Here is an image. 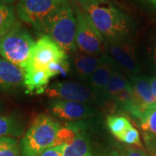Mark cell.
Here are the masks:
<instances>
[{
	"mask_svg": "<svg viewBox=\"0 0 156 156\" xmlns=\"http://www.w3.org/2000/svg\"><path fill=\"white\" fill-rule=\"evenodd\" d=\"M104 42L131 38L134 22L111 0H77Z\"/></svg>",
	"mask_w": 156,
	"mask_h": 156,
	"instance_id": "1",
	"label": "cell"
},
{
	"mask_svg": "<svg viewBox=\"0 0 156 156\" xmlns=\"http://www.w3.org/2000/svg\"><path fill=\"white\" fill-rule=\"evenodd\" d=\"M61 128L60 123L50 115H37L21 140V155L40 156L45 150L54 147L56 134Z\"/></svg>",
	"mask_w": 156,
	"mask_h": 156,
	"instance_id": "2",
	"label": "cell"
},
{
	"mask_svg": "<svg viewBox=\"0 0 156 156\" xmlns=\"http://www.w3.org/2000/svg\"><path fill=\"white\" fill-rule=\"evenodd\" d=\"M44 32L65 52H75L76 50V16H75L69 2L62 6L51 17Z\"/></svg>",
	"mask_w": 156,
	"mask_h": 156,
	"instance_id": "3",
	"label": "cell"
},
{
	"mask_svg": "<svg viewBox=\"0 0 156 156\" xmlns=\"http://www.w3.org/2000/svg\"><path fill=\"white\" fill-rule=\"evenodd\" d=\"M34 44L30 33L17 22L9 32L0 37V56L23 69L30 57Z\"/></svg>",
	"mask_w": 156,
	"mask_h": 156,
	"instance_id": "4",
	"label": "cell"
},
{
	"mask_svg": "<svg viewBox=\"0 0 156 156\" xmlns=\"http://www.w3.org/2000/svg\"><path fill=\"white\" fill-rule=\"evenodd\" d=\"M68 0H18L17 13L23 22L44 32L51 17Z\"/></svg>",
	"mask_w": 156,
	"mask_h": 156,
	"instance_id": "5",
	"label": "cell"
},
{
	"mask_svg": "<svg viewBox=\"0 0 156 156\" xmlns=\"http://www.w3.org/2000/svg\"><path fill=\"white\" fill-rule=\"evenodd\" d=\"M64 60H68L67 52L48 35H43L35 42L30 57L24 68L46 69L50 63Z\"/></svg>",
	"mask_w": 156,
	"mask_h": 156,
	"instance_id": "6",
	"label": "cell"
},
{
	"mask_svg": "<svg viewBox=\"0 0 156 156\" xmlns=\"http://www.w3.org/2000/svg\"><path fill=\"white\" fill-rule=\"evenodd\" d=\"M76 47L84 54L98 56L104 49V39L89 17L76 10Z\"/></svg>",
	"mask_w": 156,
	"mask_h": 156,
	"instance_id": "7",
	"label": "cell"
},
{
	"mask_svg": "<svg viewBox=\"0 0 156 156\" xmlns=\"http://www.w3.org/2000/svg\"><path fill=\"white\" fill-rule=\"evenodd\" d=\"M106 53L130 77L140 73V64L135 54L131 38L108 41L104 43Z\"/></svg>",
	"mask_w": 156,
	"mask_h": 156,
	"instance_id": "8",
	"label": "cell"
},
{
	"mask_svg": "<svg viewBox=\"0 0 156 156\" xmlns=\"http://www.w3.org/2000/svg\"><path fill=\"white\" fill-rule=\"evenodd\" d=\"M112 101L124 111L133 115L134 109V90L129 79L117 68L107 86L103 101Z\"/></svg>",
	"mask_w": 156,
	"mask_h": 156,
	"instance_id": "9",
	"label": "cell"
},
{
	"mask_svg": "<svg viewBox=\"0 0 156 156\" xmlns=\"http://www.w3.org/2000/svg\"><path fill=\"white\" fill-rule=\"evenodd\" d=\"M48 97L54 100H65L82 103H96L99 99L89 87L73 82H56L45 90Z\"/></svg>",
	"mask_w": 156,
	"mask_h": 156,
	"instance_id": "10",
	"label": "cell"
},
{
	"mask_svg": "<svg viewBox=\"0 0 156 156\" xmlns=\"http://www.w3.org/2000/svg\"><path fill=\"white\" fill-rule=\"evenodd\" d=\"M52 115L63 121H79L95 115L96 108L87 103L65 100H54L49 103Z\"/></svg>",
	"mask_w": 156,
	"mask_h": 156,
	"instance_id": "11",
	"label": "cell"
},
{
	"mask_svg": "<svg viewBox=\"0 0 156 156\" xmlns=\"http://www.w3.org/2000/svg\"><path fill=\"white\" fill-rule=\"evenodd\" d=\"M116 69V63L110 56L107 53L101 54V60L99 66L89 78V88L99 100L103 101L107 86Z\"/></svg>",
	"mask_w": 156,
	"mask_h": 156,
	"instance_id": "12",
	"label": "cell"
},
{
	"mask_svg": "<svg viewBox=\"0 0 156 156\" xmlns=\"http://www.w3.org/2000/svg\"><path fill=\"white\" fill-rule=\"evenodd\" d=\"M24 72L23 86L30 95H40L45 93L50 80L53 76L47 69H37L32 68L23 69Z\"/></svg>",
	"mask_w": 156,
	"mask_h": 156,
	"instance_id": "13",
	"label": "cell"
},
{
	"mask_svg": "<svg viewBox=\"0 0 156 156\" xmlns=\"http://www.w3.org/2000/svg\"><path fill=\"white\" fill-rule=\"evenodd\" d=\"M24 72L22 68L0 58V89L13 90L23 85Z\"/></svg>",
	"mask_w": 156,
	"mask_h": 156,
	"instance_id": "14",
	"label": "cell"
},
{
	"mask_svg": "<svg viewBox=\"0 0 156 156\" xmlns=\"http://www.w3.org/2000/svg\"><path fill=\"white\" fill-rule=\"evenodd\" d=\"M101 60V56H91L87 54H77L75 56L73 65L75 73L79 79L86 80L90 78L92 74L100 64Z\"/></svg>",
	"mask_w": 156,
	"mask_h": 156,
	"instance_id": "15",
	"label": "cell"
},
{
	"mask_svg": "<svg viewBox=\"0 0 156 156\" xmlns=\"http://www.w3.org/2000/svg\"><path fill=\"white\" fill-rule=\"evenodd\" d=\"M91 154L89 137L81 130L71 143L64 146L62 156H88Z\"/></svg>",
	"mask_w": 156,
	"mask_h": 156,
	"instance_id": "16",
	"label": "cell"
},
{
	"mask_svg": "<svg viewBox=\"0 0 156 156\" xmlns=\"http://www.w3.org/2000/svg\"><path fill=\"white\" fill-rule=\"evenodd\" d=\"M24 132V127L20 119L11 115H0V138L20 137Z\"/></svg>",
	"mask_w": 156,
	"mask_h": 156,
	"instance_id": "17",
	"label": "cell"
},
{
	"mask_svg": "<svg viewBox=\"0 0 156 156\" xmlns=\"http://www.w3.org/2000/svg\"><path fill=\"white\" fill-rule=\"evenodd\" d=\"M14 8L0 3V37L9 32L17 23Z\"/></svg>",
	"mask_w": 156,
	"mask_h": 156,
	"instance_id": "18",
	"label": "cell"
},
{
	"mask_svg": "<svg viewBox=\"0 0 156 156\" xmlns=\"http://www.w3.org/2000/svg\"><path fill=\"white\" fill-rule=\"evenodd\" d=\"M106 123L108 128L109 129L111 134L115 137H116L117 139L126 130H128V128L133 126L128 117L124 115H108L107 117Z\"/></svg>",
	"mask_w": 156,
	"mask_h": 156,
	"instance_id": "19",
	"label": "cell"
},
{
	"mask_svg": "<svg viewBox=\"0 0 156 156\" xmlns=\"http://www.w3.org/2000/svg\"><path fill=\"white\" fill-rule=\"evenodd\" d=\"M20 145L12 137L0 138V156H19Z\"/></svg>",
	"mask_w": 156,
	"mask_h": 156,
	"instance_id": "20",
	"label": "cell"
},
{
	"mask_svg": "<svg viewBox=\"0 0 156 156\" xmlns=\"http://www.w3.org/2000/svg\"><path fill=\"white\" fill-rule=\"evenodd\" d=\"M139 122L140 127L144 134L156 136V109L145 113Z\"/></svg>",
	"mask_w": 156,
	"mask_h": 156,
	"instance_id": "21",
	"label": "cell"
},
{
	"mask_svg": "<svg viewBox=\"0 0 156 156\" xmlns=\"http://www.w3.org/2000/svg\"><path fill=\"white\" fill-rule=\"evenodd\" d=\"M118 140L120 141L123 142L124 144L129 146H135V147H142V143L140 140V137L139 131L134 128L133 126L131 128H129L128 130H126L123 133Z\"/></svg>",
	"mask_w": 156,
	"mask_h": 156,
	"instance_id": "22",
	"label": "cell"
},
{
	"mask_svg": "<svg viewBox=\"0 0 156 156\" xmlns=\"http://www.w3.org/2000/svg\"><path fill=\"white\" fill-rule=\"evenodd\" d=\"M46 69L51 74V76L53 77H55L58 75L66 76L70 70L69 62V60H64V61L62 62H52L47 67Z\"/></svg>",
	"mask_w": 156,
	"mask_h": 156,
	"instance_id": "23",
	"label": "cell"
},
{
	"mask_svg": "<svg viewBox=\"0 0 156 156\" xmlns=\"http://www.w3.org/2000/svg\"><path fill=\"white\" fill-rule=\"evenodd\" d=\"M118 153L120 156H148L142 147L129 145L120 146Z\"/></svg>",
	"mask_w": 156,
	"mask_h": 156,
	"instance_id": "24",
	"label": "cell"
},
{
	"mask_svg": "<svg viewBox=\"0 0 156 156\" xmlns=\"http://www.w3.org/2000/svg\"><path fill=\"white\" fill-rule=\"evenodd\" d=\"M143 138L148 156H156V136L143 133Z\"/></svg>",
	"mask_w": 156,
	"mask_h": 156,
	"instance_id": "25",
	"label": "cell"
},
{
	"mask_svg": "<svg viewBox=\"0 0 156 156\" xmlns=\"http://www.w3.org/2000/svg\"><path fill=\"white\" fill-rule=\"evenodd\" d=\"M65 145H59L51 147L45 150L40 156H62Z\"/></svg>",
	"mask_w": 156,
	"mask_h": 156,
	"instance_id": "26",
	"label": "cell"
},
{
	"mask_svg": "<svg viewBox=\"0 0 156 156\" xmlns=\"http://www.w3.org/2000/svg\"><path fill=\"white\" fill-rule=\"evenodd\" d=\"M142 8L151 13H156V0H136Z\"/></svg>",
	"mask_w": 156,
	"mask_h": 156,
	"instance_id": "27",
	"label": "cell"
},
{
	"mask_svg": "<svg viewBox=\"0 0 156 156\" xmlns=\"http://www.w3.org/2000/svg\"><path fill=\"white\" fill-rule=\"evenodd\" d=\"M150 56L151 59H152L153 66H154V68L156 70V35L154 40H153V44H152V47H151Z\"/></svg>",
	"mask_w": 156,
	"mask_h": 156,
	"instance_id": "28",
	"label": "cell"
},
{
	"mask_svg": "<svg viewBox=\"0 0 156 156\" xmlns=\"http://www.w3.org/2000/svg\"><path fill=\"white\" fill-rule=\"evenodd\" d=\"M149 83H150L152 93L156 99V74L154 75L153 76L149 77Z\"/></svg>",
	"mask_w": 156,
	"mask_h": 156,
	"instance_id": "29",
	"label": "cell"
},
{
	"mask_svg": "<svg viewBox=\"0 0 156 156\" xmlns=\"http://www.w3.org/2000/svg\"><path fill=\"white\" fill-rule=\"evenodd\" d=\"M103 156H120V154L115 150H112L108 152L107 154H105Z\"/></svg>",
	"mask_w": 156,
	"mask_h": 156,
	"instance_id": "30",
	"label": "cell"
},
{
	"mask_svg": "<svg viewBox=\"0 0 156 156\" xmlns=\"http://www.w3.org/2000/svg\"><path fill=\"white\" fill-rule=\"evenodd\" d=\"M3 3H5L6 5H9V4H11V3H13V2H15L16 0H1Z\"/></svg>",
	"mask_w": 156,
	"mask_h": 156,
	"instance_id": "31",
	"label": "cell"
},
{
	"mask_svg": "<svg viewBox=\"0 0 156 156\" xmlns=\"http://www.w3.org/2000/svg\"><path fill=\"white\" fill-rule=\"evenodd\" d=\"M2 109H3V105H2V103H1V101H0V113L2 111Z\"/></svg>",
	"mask_w": 156,
	"mask_h": 156,
	"instance_id": "32",
	"label": "cell"
},
{
	"mask_svg": "<svg viewBox=\"0 0 156 156\" xmlns=\"http://www.w3.org/2000/svg\"><path fill=\"white\" fill-rule=\"evenodd\" d=\"M0 3H3V2H2V1H1V0H0Z\"/></svg>",
	"mask_w": 156,
	"mask_h": 156,
	"instance_id": "33",
	"label": "cell"
},
{
	"mask_svg": "<svg viewBox=\"0 0 156 156\" xmlns=\"http://www.w3.org/2000/svg\"><path fill=\"white\" fill-rule=\"evenodd\" d=\"M88 156H92V154H91V155H88Z\"/></svg>",
	"mask_w": 156,
	"mask_h": 156,
	"instance_id": "34",
	"label": "cell"
}]
</instances>
